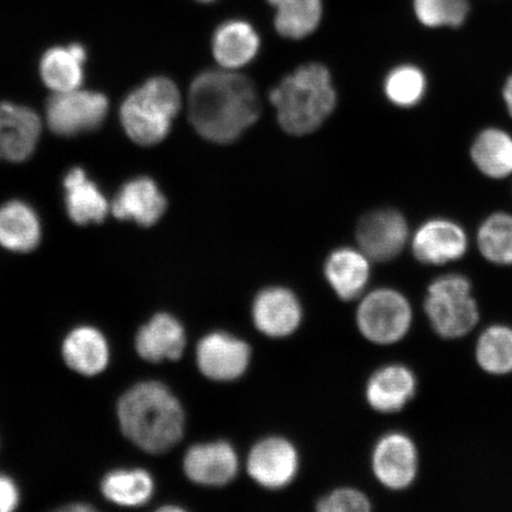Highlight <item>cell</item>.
Instances as JSON below:
<instances>
[{
	"label": "cell",
	"instance_id": "cell-25",
	"mask_svg": "<svg viewBox=\"0 0 512 512\" xmlns=\"http://www.w3.org/2000/svg\"><path fill=\"white\" fill-rule=\"evenodd\" d=\"M471 158L483 175L492 179L512 175V136L501 128H486L471 147Z\"/></svg>",
	"mask_w": 512,
	"mask_h": 512
},
{
	"label": "cell",
	"instance_id": "cell-34",
	"mask_svg": "<svg viewBox=\"0 0 512 512\" xmlns=\"http://www.w3.org/2000/svg\"><path fill=\"white\" fill-rule=\"evenodd\" d=\"M503 98L505 102V106H507V110L512 118V75L505 82V86L503 89Z\"/></svg>",
	"mask_w": 512,
	"mask_h": 512
},
{
	"label": "cell",
	"instance_id": "cell-36",
	"mask_svg": "<svg viewBox=\"0 0 512 512\" xmlns=\"http://www.w3.org/2000/svg\"><path fill=\"white\" fill-rule=\"evenodd\" d=\"M198 2L210 3V2H214V0H198Z\"/></svg>",
	"mask_w": 512,
	"mask_h": 512
},
{
	"label": "cell",
	"instance_id": "cell-23",
	"mask_svg": "<svg viewBox=\"0 0 512 512\" xmlns=\"http://www.w3.org/2000/svg\"><path fill=\"white\" fill-rule=\"evenodd\" d=\"M86 49L78 43L55 47L43 55L41 75L44 83L55 93L79 89L83 80V63L86 62Z\"/></svg>",
	"mask_w": 512,
	"mask_h": 512
},
{
	"label": "cell",
	"instance_id": "cell-35",
	"mask_svg": "<svg viewBox=\"0 0 512 512\" xmlns=\"http://www.w3.org/2000/svg\"><path fill=\"white\" fill-rule=\"evenodd\" d=\"M64 510L69 511H91L93 508L87 507V505H72V507L64 508Z\"/></svg>",
	"mask_w": 512,
	"mask_h": 512
},
{
	"label": "cell",
	"instance_id": "cell-6",
	"mask_svg": "<svg viewBox=\"0 0 512 512\" xmlns=\"http://www.w3.org/2000/svg\"><path fill=\"white\" fill-rule=\"evenodd\" d=\"M413 310L408 299L392 288H379L362 299L356 323L369 342L389 345L400 342L411 330Z\"/></svg>",
	"mask_w": 512,
	"mask_h": 512
},
{
	"label": "cell",
	"instance_id": "cell-7",
	"mask_svg": "<svg viewBox=\"0 0 512 512\" xmlns=\"http://www.w3.org/2000/svg\"><path fill=\"white\" fill-rule=\"evenodd\" d=\"M108 112L105 95L75 91L56 93L47 105V120L51 131L72 137L100 126Z\"/></svg>",
	"mask_w": 512,
	"mask_h": 512
},
{
	"label": "cell",
	"instance_id": "cell-26",
	"mask_svg": "<svg viewBox=\"0 0 512 512\" xmlns=\"http://www.w3.org/2000/svg\"><path fill=\"white\" fill-rule=\"evenodd\" d=\"M275 10L279 35L303 40L317 30L323 18V0H267Z\"/></svg>",
	"mask_w": 512,
	"mask_h": 512
},
{
	"label": "cell",
	"instance_id": "cell-20",
	"mask_svg": "<svg viewBox=\"0 0 512 512\" xmlns=\"http://www.w3.org/2000/svg\"><path fill=\"white\" fill-rule=\"evenodd\" d=\"M369 258L361 249L342 247L335 249L325 261L326 280L337 296L354 300L361 296L370 278Z\"/></svg>",
	"mask_w": 512,
	"mask_h": 512
},
{
	"label": "cell",
	"instance_id": "cell-12",
	"mask_svg": "<svg viewBox=\"0 0 512 512\" xmlns=\"http://www.w3.org/2000/svg\"><path fill=\"white\" fill-rule=\"evenodd\" d=\"M252 318L255 328L271 338L294 334L302 324L303 307L298 297L286 287L272 286L254 299Z\"/></svg>",
	"mask_w": 512,
	"mask_h": 512
},
{
	"label": "cell",
	"instance_id": "cell-30",
	"mask_svg": "<svg viewBox=\"0 0 512 512\" xmlns=\"http://www.w3.org/2000/svg\"><path fill=\"white\" fill-rule=\"evenodd\" d=\"M383 89L393 105L413 107L424 99L427 89L426 75L413 64H402L390 70L384 80Z\"/></svg>",
	"mask_w": 512,
	"mask_h": 512
},
{
	"label": "cell",
	"instance_id": "cell-4",
	"mask_svg": "<svg viewBox=\"0 0 512 512\" xmlns=\"http://www.w3.org/2000/svg\"><path fill=\"white\" fill-rule=\"evenodd\" d=\"M179 108L181 94L175 83L155 78L127 96L121 105V124L127 136L140 145H153L168 136Z\"/></svg>",
	"mask_w": 512,
	"mask_h": 512
},
{
	"label": "cell",
	"instance_id": "cell-29",
	"mask_svg": "<svg viewBox=\"0 0 512 512\" xmlns=\"http://www.w3.org/2000/svg\"><path fill=\"white\" fill-rule=\"evenodd\" d=\"M477 245L485 260L498 266L512 265V215L496 213L479 227Z\"/></svg>",
	"mask_w": 512,
	"mask_h": 512
},
{
	"label": "cell",
	"instance_id": "cell-17",
	"mask_svg": "<svg viewBox=\"0 0 512 512\" xmlns=\"http://www.w3.org/2000/svg\"><path fill=\"white\" fill-rule=\"evenodd\" d=\"M413 371L401 364H390L371 375L366 388L369 406L380 413H396L408 405L416 393Z\"/></svg>",
	"mask_w": 512,
	"mask_h": 512
},
{
	"label": "cell",
	"instance_id": "cell-10",
	"mask_svg": "<svg viewBox=\"0 0 512 512\" xmlns=\"http://www.w3.org/2000/svg\"><path fill=\"white\" fill-rule=\"evenodd\" d=\"M371 464L375 477L382 485L390 490H405L418 476V448L408 435L388 433L377 441Z\"/></svg>",
	"mask_w": 512,
	"mask_h": 512
},
{
	"label": "cell",
	"instance_id": "cell-11",
	"mask_svg": "<svg viewBox=\"0 0 512 512\" xmlns=\"http://www.w3.org/2000/svg\"><path fill=\"white\" fill-rule=\"evenodd\" d=\"M247 469L249 476L262 488L284 489L293 482L298 473L297 448L285 438L262 439L249 452Z\"/></svg>",
	"mask_w": 512,
	"mask_h": 512
},
{
	"label": "cell",
	"instance_id": "cell-31",
	"mask_svg": "<svg viewBox=\"0 0 512 512\" xmlns=\"http://www.w3.org/2000/svg\"><path fill=\"white\" fill-rule=\"evenodd\" d=\"M418 21L427 28H459L470 12L469 0H413Z\"/></svg>",
	"mask_w": 512,
	"mask_h": 512
},
{
	"label": "cell",
	"instance_id": "cell-21",
	"mask_svg": "<svg viewBox=\"0 0 512 512\" xmlns=\"http://www.w3.org/2000/svg\"><path fill=\"white\" fill-rule=\"evenodd\" d=\"M63 360L67 366L83 376H95L110 362V347L102 332L93 326H79L64 339Z\"/></svg>",
	"mask_w": 512,
	"mask_h": 512
},
{
	"label": "cell",
	"instance_id": "cell-5",
	"mask_svg": "<svg viewBox=\"0 0 512 512\" xmlns=\"http://www.w3.org/2000/svg\"><path fill=\"white\" fill-rule=\"evenodd\" d=\"M424 307L435 334L441 338H463L479 322V307L470 280L462 274L435 279L428 286Z\"/></svg>",
	"mask_w": 512,
	"mask_h": 512
},
{
	"label": "cell",
	"instance_id": "cell-2",
	"mask_svg": "<svg viewBox=\"0 0 512 512\" xmlns=\"http://www.w3.org/2000/svg\"><path fill=\"white\" fill-rule=\"evenodd\" d=\"M118 420L125 437L150 454L170 451L183 438L185 428L181 403L157 381L128 389L118 403Z\"/></svg>",
	"mask_w": 512,
	"mask_h": 512
},
{
	"label": "cell",
	"instance_id": "cell-28",
	"mask_svg": "<svg viewBox=\"0 0 512 512\" xmlns=\"http://www.w3.org/2000/svg\"><path fill=\"white\" fill-rule=\"evenodd\" d=\"M476 361L486 374H512V328L496 324L485 329L476 344Z\"/></svg>",
	"mask_w": 512,
	"mask_h": 512
},
{
	"label": "cell",
	"instance_id": "cell-1",
	"mask_svg": "<svg viewBox=\"0 0 512 512\" xmlns=\"http://www.w3.org/2000/svg\"><path fill=\"white\" fill-rule=\"evenodd\" d=\"M261 102L254 83L234 70H208L192 82L189 118L209 142L229 144L260 117Z\"/></svg>",
	"mask_w": 512,
	"mask_h": 512
},
{
	"label": "cell",
	"instance_id": "cell-27",
	"mask_svg": "<svg viewBox=\"0 0 512 512\" xmlns=\"http://www.w3.org/2000/svg\"><path fill=\"white\" fill-rule=\"evenodd\" d=\"M102 494L120 507L136 508L150 501L155 482L142 469L117 470L108 473L101 483Z\"/></svg>",
	"mask_w": 512,
	"mask_h": 512
},
{
	"label": "cell",
	"instance_id": "cell-8",
	"mask_svg": "<svg viewBox=\"0 0 512 512\" xmlns=\"http://www.w3.org/2000/svg\"><path fill=\"white\" fill-rule=\"evenodd\" d=\"M252 350L239 337L215 331L204 336L196 349L198 369L209 380L230 382L245 375Z\"/></svg>",
	"mask_w": 512,
	"mask_h": 512
},
{
	"label": "cell",
	"instance_id": "cell-16",
	"mask_svg": "<svg viewBox=\"0 0 512 512\" xmlns=\"http://www.w3.org/2000/svg\"><path fill=\"white\" fill-rule=\"evenodd\" d=\"M187 347L183 325L169 313H157L139 329L136 349L143 360L151 363L177 361Z\"/></svg>",
	"mask_w": 512,
	"mask_h": 512
},
{
	"label": "cell",
	"instance_id": "cell-24",
	"mask_svg": "<svg viewBox=\"0 0 512 512\" xmlns=\"http://www.w3.org/2000/svg\"><path fill=\"white\" fill-rule=\"evenodd\" d=\"M66 204L70 219L85 226L104 221L108 203L98 187L89 181L85 171L75 168L64 178Z\"/></svg>",
	"mask_w": 512,
	"mask_h": 512
},
{
	"label": "cell",
	"instance_id": "cell-19",
	"mask_svg": "<svg viewBox=\"0 0 512 512\" xmlns=\"http://www.w3.org/2000/svg\"><path fill=\"white\" fill-rule=\"evenodd\" d=\"M213 54L223 69L235 70L251 63L260 49V36L242 19L224 22L213 36Z\"/></svg>",
	"mask_w": 512,
	"mask_h": 512
},
{
	"label": "cell",
	"instance_id": "cell-15",
	"mask_svg": "<svg viewBox=\"0 0 512 512\" xmlns=\"http://www.w3.org/2000/svg\"><path fill=\"white\" fill-rule=\"evenodd\" d=\"M41 134V120L28 107L0 104V157L23 162L35 151Z\"/></svg>",
	"mask_w": 512,
	"mask_h": 512
},
{
	"label": "cell",
	"instance_id": "cell-13",
	"mask_svg": "<svg viewBox=\"0 0 512 512\" xmlns=\"http://www.w3.org/2000/svg\"><path fill=\"white\" fill-rule=\"evenodd\" d=\"M469 249V238L458 223L445 219L425 222L416 230L412 251L421 264L440 266L462 259Z\"/></svg>",
	"mask_w": 512,
	"mask_h": 512
},
{
	"label": "cell",
	"instance_id": "cell-9",
	"mask_svg": "<svg viewBox=\"0 0 512 512\" xmlns=\"http://www.w3.org/2000/svg\"><path fill=\"white\" fill-rule=\"evenodd\" d=\"M408 239L407 221L393 209L371 211L357 224L358 247L370 260L383 262L396 258Z\"/></svg>",
	"mask_w": 512,
	"mask_h": 512
},
{
	"label": "cell",
	"instance_id": "cell-22",
	"mask_svg": "<svg viewBox=\"0 0 512 512\" xmlns=\"http://www.w3.org/2000/svg\"><path fill=\"white\" fill-rule=\"evenodd\" d=\"M40 240V219L27 203L11 201L0 207V246L11 252L28 253Z\"/></svg>",
	"mask_w": 512,
	"mask_h": 512
},
{
	"label": "cell",
	"instance_id": "cell-3",
	"mask_svg": "<svg viewBox=\"0 0 512 512\" xmlns=\"http://www.w3.org/2000/svg\"><path fill=\"white\" fill-rule=\"evenodd\" d=\"M279 125L292 136L318 130L334 112L337 94L328 68L310 63L285 76L270 94Z\"/></svg>",
	"mask_w": 512,
	"mask_h": 512
},
{
	"label": "cell",
	"instance_id": "cell-18",
	"mask_svg": "<svg viewBox=\"0 0 512 512\" xmlns=\"http://www.w3.org/2000/svg\"><path fill=\"white\" fill-rule=\"evenodd\" d=\"M166 200L151 178L139 177L127 182L113 202L112 211L119 220L136 221L150 227L163 216Z\"/></svg>",
	"mask_w": 512,
	"mask_h": 512
},
{
	"label": "cell",
	"instance_id": "cell-33",
	"mask_svg": "<svg viewBox=\"0 0 512 512\" xmlns=\"http://www.w3.org/2000/svg\"><path fill=\"white\" fill-rule=\"evenodd\" d=\"M19 504V490L10 477L0 475V512H11Z\"/></svg>",
	"mask_w": 512,
	"mask_h": 512
},
{
	"label": "cell",
	"instance_id": "cell-14",
	"mask_svg": "<svg viewBox=\"0 0 512 512\" xmlns=\"http://www.w3.org/2000/svg\"><path fill=\"white\" fill-rule=\"evenodd\" d=\"M183 469L191 482L220 488L232 483L238 475V453L223 440L194 445L185 453Z\"/></svg>",
	"mask_w": 512,
	"mask_h": 512
},
{
	"label": "cell",
	"instance_id": "cell-32",
	"mask_svg": "<svg viewBox=\"0 0 512 512\" xmlns=\"http://www.w3.org/2000/svg\"><path fill=\"white\" fill-rule=\"evenodd\" d=\"M317 509L322 512H366L371 509V503L363 492L341 488L320 499Z\"/></svg>",
	"mask_w": 512,
	"mask_h": 512
}]
</instances>
